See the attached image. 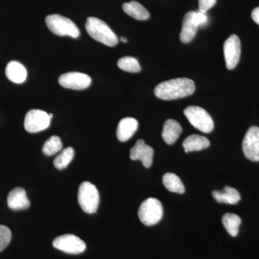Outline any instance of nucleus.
<instances>
[{
    "label": "nucleus",
    "mask_w": 259,
    "mask_h": 259,
    "mask_svg": "<svg viewBox=\"0 0 259 259\" xmlns=\"http://www.w3.org/2000/svg\"><path fill=\"white\" fill-rule=\"evenodd\" d=\"M195 91V83L187 78H178L163 81L158 84L154 94L163 100H174L190 96Z\"/></svg>",
    "instance_id": "1"
},
{
    "label": "nucleus",
    "mask_w": 259,
    "mask_h": 259,
    "mask_svg": "<svg viewBox=\"0 0 259 259\" xmlns=\"http://www.w3.org/2000/svg\"><path fill=\"white\" fill-rule=\"evenodd\" d=\"M89 35L97 41L107 47H115L118 44V38L115 32L105 22L94 17H90L85 24Z\"/></svg>",
    "instance_id": "2"
},
{
    "label": "nucleus",
    "mask_w": 259,
    "mask_h": 259,
    "mask_svg": "<svg viewBox=\"0 0 259 259\" xmlns=\"http://www.w3.org/2000/svg\"><path fill=\"white\" fill-rule=\"evenodd\" d=\"M46 23L49 30L56 35H67L74 38H77L79 36L80 31L76 24L62 15H49L46 18Z\"/></svg>",
    "instance_id": "3"
},
{
    "label": "nucleus",
    "mask_w": 259,
    "mask_h": 259,
    "mask_svg": "<svg viewBox=\"0 0 259 259\" xmlns=\"http://www.w3.org/2000/svg\"><path fill=\"white\" fill-rule=\"evenodd\" d=\"M78 202L83 212L93 214L97 212L100 203V194L93 184L84 182L79 186Z\"/></svg>",
    "instance_id": "4"
},
{
    "label": "nucleus",
    "mask_w": 259,
    "mask_h": 259,
    "mask_svg": "<svg viewBox=\"0 0 259 259\" xmlns=\"http://www.w3.org/2000/svg\"><path fill=\"white\" fill-rule=\"evenodd\" d=\"M163 206L158 199L148 198L140 206L139 217L141 223L147 226H154L159 223L163 217Z\"/></svg>",
    "instance_id": "5"
},
{
    "label": "nucleus",
    "mask_w": 259,
    "mask_h": 259,
    "mask_svg": "<svg viewBox=\"0 0 259 259\" xmlns=\"http://www.w3.org/2000/svg\"><path fill=\"white\" fill-rule=\"evenodd\" d=\"M184 114L187 120L201 132L209 134L214 129V122L208 112L198 106H190L184 110Z\"/></svg>",
    "instance_id": "6"
},
{
    "label": "nucleus",
    "mask_w": 259,
    "mask_h": 259,
    "mask_svg": "<svg viewBox=\"0 0 259 259\" xmlns=\"http://www.w3.org/2000/svg\"><path fill=\"white\" fill-rule=\"evenodd\" d=\"M53 245L56 249L69 254H79L86 250L87 245L81 238L73 234L62 235L56 238Z\"/></svg>",
    "instance_id": "7"
},
{
    "label": "nucleus",
    "mask_w": 259,
    "mask_h": 259,
    "mask_svg": "<svg viewBox=\"0 0 259 259\" xmlns=\"http://www.w3.org/2000/svg\"><path fill=\"white\" fill-rule=\"evenodd\" d=\"M51 117L49 113L44 110H30L25 116L24 126L29 133H38L49 127Z\"/></svg>",
    "instance_id": "8"
},
{
    "label": "nucleus",
    "mask_w": 259,
    "mask_h": 259,
    "mask_svg": "<svg viewBox=\"0 0 259 259\" xmlns=\"http://www.w3.org/2000/svg\"><path fill=\"white\" fill-rule=\"evenodd\" d=\"M227 69H234L241 58V40L238 35L233 34L225 41L223 46Z\"/></svg>",
    "instance_id": "9"
},
{
    "label": "nucleus",
    "mask_w": 259,
    "mask_h": 259,
    "mask_svg": "<svg viewBox=\"0 0 259 259\" xmlns=\"http://www.w3.org/2000/svg\"><path fill=\"white\" fill-rule=\"evenodd\" d=\"M245 157L251 161H259V127L252 126L247 131L242 144Z\"/></svg>",
    "instance_id": "10"
},
{
    "label": "nucleus",
    "mask_w": 259,
    "mask_h": 259,
    "mask_svg": "<svg viewBox=\"0 0 259 259\" xmlns=\"http://www.w3.org/2000/svg\"><path fill=\"white\" fill-rule=\"evenodd\" d=\"M61 87L70 90H83L91 85L92 79L88 74L69 72L61 75L59 79Z\"/></svg>",
    "instance_id": "11"
},
{
    "label": "nucleus",
    "mask_w": 259,
    "mask_h": 259,
    "mask_svg": "<svg viewBox=\"0 0 259 259\" xmlns=\"http://www.w3.org/2000/svg\"><path fill=\"white\" fill-rule=\"evenodd\" d=\"M153 149L146 144L144 140L140 139L131 148L130 158L133 161L140 160L146 168H150L153 163Z\"/></svg>",
    "instance_id": "12"
},
{
    "label": "nucleus",
    "mask_w": 259,
    "mask_h": 259,
    "mask_svg": "<svg viewBox=\"0 0 259 259\" xmlns=\"http://www.w3.org/2000/svg\"><path fill=\"white\" fill-rule=\"evenodd\" d=\"M8 205L13 210H23L29 208L30 200L26 192L21 187H16L8 196Z\"/></svg>",
    "instance_id": "13"
},
{
    "label": "nucleus",
    "mask_w": 259,
    "mask_h": 259,
    "mask_svg": "<svg viewBox=\"0 0 259 259\" xmlns=\"http://www.w3.org/2000/svg\"><path fill=\"white\" fill-rule=\"evenodd\" d=\"M139 128V122L133 117H125L119 122L117 129V138L121 142L128 141Z\"/></svg>",
    "instance_id": "14"
},
{
    "label": "nucleus",
    "mask_w": 259,
    "mask_h": 259,
    "mask_svg": "<svg viewBox=\"0 0 259 259\" xmlns=\"http://www.w3.org/2000/svg\"><path fill=\"white\" fill-rule=\"evenodd\" d=\"M199 26L193 20V11L188 12L184 18L182 31L180 33L181 41L189 44L193 40L197 34Z\"/></svg>",
    "instance_id": "15"
},
{
    "label": "nucleus",
    "mask_w": 259,
    "mask_h": 259,
    "mask_svg": "<svg viewBox=\"0 0 259 259\" xmlns=\"http://www.w3.org/2000/svg\"><path fill=\"white\" fill-rule=\"evenodd\" d=\"M182 132V127L177 121L169 119L165 122L162 131V138L167 144H175Z\"/></svg>",
    "instance_id": "16"
},
{
    "label": "nucleus",
    "mask_w": 259,
    "mask_h": 259,
    "mask_svg": "<svg viewBox=\"0 0 259 259\" xmlns=\"http://www.w3.org/2000/svg\"><path fill=\"white\" fill-rule=\"evenodd\" d=\"M5 74L10 81L15 83H22L26 80L27 70L18 61H10L7 66Z\"/></svg>",
    "instance_id": "17"
},
{
    "label": "nucleus",
    "mask_w": 259,
    "mask_h": 259,
    "mask_svg": "<svg viewBox=\"0 0 259 259\" xmlns=\"http://www.w3.org/2000/svg\"><path fill=\"white\" fill-rule=\"evenodd\" d=\"M213 198L218 203L236 204L241 200V194L236 189L231 187H226L223 191H213Z\"/></svg>",
    "instance_id": "18"
},
{
    "label": "nucleus",
    "mask_w": 259,
    "mask_h": 259,
    "mask_svg": "<svg viewBox=\"0 0 259 259\" xmlns=\"http://www.w3.org/2000/svg\"><path fill=\"white\" fill-rule=\"evenodd\" d=\"M210 142L207 138L199 135H191L184 141L183 148L186 153L202 151L208 148Z\"/></svg>",
    "instance_id": "19"
},
{
    "label": "nucleus",
    "mask_w": 259,
    "mask_h": 259,
    "mask_svg": "<svg viewBox=\"0 0 259 259\" xmlns=\"http://www.w3.org/2000/svg\"><path fill=\"white\" fill-rule=\"evenodd\" d=\"M122 9L126 14L138 20H146L150 17L148 10L138 2L131 1L124 3Z\"/></svg>",
    "instance_id": "20"
},
{
    "label": "nucleus",
    "mask_w": 259,
    "mask_h": 259,
    "mask_svg": "<svg viewBox=\"0 0 259 259\" xmlns=\"http://www.w3.org/2000/svg\"><path fill=\"white\" fill-rule=\"evenodd\" d=\"M163 184L167 190L175 193L183 194L185 187L180 177L174 173H166L163 177Z\"/></svg>",
    "instance_id": "21"
},
{
    "label": "nucleus",
    "mask_w": 259,
    "mask_h": 259,
    "mask_svg": "<svg viewBox=\"0 0 259 259\" xmlns=\"http://www.w3.org/2000/svg\"><path fill=\"white\" fill-rule=\"evenodd\" d=\"M222 222L227 232L231 236H238L239 227L241 224V219L239 216L233 213H226L223 215Z\"/></svg>",
    "instance_id": "22"
},
{
    "label": "nucleus",
    "mask_w": 259,
    "mask_h": 259,
    "mask_svg": "<svg viewBox=\"0 0 259 259\" xmlns=\"http://www.w3.org/2000/svg\"><path fill=\"white\" fill-rule=\"evenodd\" d=\"M74 150L71 147L65 148L58 155L54 161V164L59 170H63L69 166V163L74 158Z\"/></svg>",
    "instance_id": "23"
},
{
    "label": "nucleus",
    "mask_w": 259,
    "mask_h": 259,
    "mask_svg": "<svg viewBox=\"0 0 259 259\" xmlns=\"http://www.w3.org/2000/svg\"><path fill=\"white\" fill-rule=\"evenodd\" d=\"M117 66L120 69L130 73H139L141 71V66L137 59L131 56L121 58L117 61Z\"/></svg>",
    "instance_id": "24"
},
{
    "label": "nucleus",
    "mask_w": 259,
    "mask_h": 259,
    "mask_svg": "<svg viewBox=\"0 0 259 259\" xmlns=\"http://www.w3.org/2000/svg\"><path fill=\"white\" fill-rule=\"evenodd\" d=\"M62 147L63 144L60 138L54 136H51L46 141L42 146V151L44 154L51 156L61 151Z\"/></svg>",
    "instance_id": "25"
},
{
    "label": "nucleus",
    "mask_w": 259,
    "mask_h": 259,
    "mask_svg": "<svg viewBox=\"0 0 259 259\" xmlns=\"http://www.w3.org/2000/svg\"><path fill=\"white\" fill-rule=\"evenodd\" d=\"M11 231L7 226L0 225V252L10 244L11 241Z\"/></svg>",
    "instance_id": "26"
},
{
    "label": "nucleus",
    "mask_w": 259,
    "mask_h": 259,
    "mask_svg": "<svg viewBox=\"0 0 259 259\" xmlns=\"http://www.w3.org/2000/svg\"><path fill=\"white\" fill-rule=\"evenodd\" d=\"M193 20L198 26L205 25L208 21V18L205 13L202 12H194L193 11Z\"/></svg>",
    "instance_id": "27"
},
{
    "label": "nucleus",
    "mask_w": 259,
    "mask_h": 259,
    "mask_svg": "<svg viewBox=\"0 0 259 259\" xmlns=\"http://www.w3.org/2000/svg\"><path fill=\"white\" fill-rule=\"evenodd\" d=\"M199 10L202 13H207L209 10L215 5L217 0H198Z\"/></svg>",
    "instance_id": "28"
},
{
    "label": "nucleus",
    "mask_w": 259,
    "mask_h": 259,
    "mask_svg": "<svg viewBox=\"0 0 259 259\" xmlns=\"http://www.w3.org/2000/svg\"><path fill=\"white\" fill-rule=\"evenodd\" d=\"M251 17L253 21L259 25V7L252 11Z\"/></svg>",
    "instance_id": "29"
},
{
    "label": "nucleus",
    "mask_w": 259,
    "mask_h": 259,
    "mask_svg": "<svg viewBox=\"0 0 259 259\" xmlns=\"http://www.w3.org/2000/svg\"><path fill=\"white\" fill-rule=\"evenodd\" d=\"M120 40H121V42H127V39L126 38V37H121Z\"/></svg>",
    "instance_id": "30"
}]
</instances>
